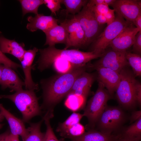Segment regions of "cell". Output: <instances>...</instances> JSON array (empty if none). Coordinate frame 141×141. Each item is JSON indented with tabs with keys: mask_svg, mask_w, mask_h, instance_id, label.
<instances>
[{
	"mask_svg": "<svg viewBox=\"0 0 141 141\" xmlns=\"http://www.w3.org/2000/svg\"><path fill=\"white\" fill-rule=\"evenodd\" d=\"M87 69V64L66 73H58L40 81L43 102L40 106L45 113L53 114L54 107L70 91L77 78Z\"/></svg>",
	"mask_w": 141,
	"mask_h": 141,
	"instance_id": "cell-1",
	"label": "cell"
},
{
	"mask_svg": "<svg viewBox=\"0 0 141 141\" xmlns=\"http://www.w3.org/2000/svg\"><path fill=\"white\" fill-rule=\"evenodd\" d=\"M40 56L37 63L41 72L50 68L52 63L61 59L67 61L77 68L86 65L91 60L100 57L102 54L93 51L84 52L78 49H61L55 46L38 49Z\"/></svg>",
	"mask_w": 141,
	"mask_h": 141,
	"instance_id": "cell-2",
	"label": "cell"
},
{
	"mask_svg": "<svg viewBox=\"0 0 141 141\" xmlns=\"http://www.w3.org/2000/svg\"><path fill=\"white\" fill-rule=\"evenodd\" d=\"M123 68L120 72V80L116 89V97L123 109H134L137 104L136 91L138 82L135 75L128 67Z\"/></svg>",
	"mask_w": 141,
	"mask_h": 141,
	"instance_id": "cell-3",
	"label": "cell"
},
{
	"mask_svg": "<svg viewBox=\"0 0 141 141\" xmlns=\"http://www.w3.org/2000/svg\"><path fill=\"white\" fill-rule=\"evenodd\" d=\"M3 98L8 99L14 103L21 113L24 122L29 123L33 118L42 114L38 98L34 90L22 89L12 95H0V98Z\"/></svg>",
	"mask_w": 141,
	"mask_h": 141,
	"instance_id": "cell-4",
	"label": "cell"
},
{
	"mask_svg": "<svg viewBox=\"0 0 141 141\" xmlns=\"http://www.w3.org/2000/svg\"><path fill=\"white\" fill-rule=\"evenodd\" d=\"M123 109L107 105L96 124V130L110 134L120 130L129 118Z\"/></svg>",
	"mask_w": 141,
	"mask_h": 141,
	"instance_id": "cell-5",
	"label": "cell"
},
{
	"mask_svg": "<svg viewBox=\"0 0 141 141\" xmlns=\"http://www.w3.org/2000/svg\"><path fill=\"white\" fill-rule=\"evenodd\" d=\"M113 98L101 82H98L97 89L87 102L83 114L88 120L87 126L94 129L100 116L107 105L108 101Z\"/></svg>",
	"mask_w": 141,
	"mask_h": 141,
	"instance_id": "cell-6",
	"label": "cell"
},
{
	"mask_svg": "<svg viewBox=\"0 0 141 141\" xmlns=\"http://www.w3.org/2000/svg\"><path fill=\"white\" fill-rule=\"evenodd\" d=\"M114 21L107 25L92 43L90 51L102 54L110 43L131 22L125 20L116 13Z\"/></svg>",
	"mask_w": 141,
	"mask_h": 141,
	"instance_id": "cell-7",
	"label": "cell"
},
{
	"mask_svg": "<svg viewBox=\"0 0 141 141\" xmlns=\"http://www.w3.org/2000/svg\"><path fill=\"white\" fill-rule=\"evenodd\" d=\"M80 24L85 35L84 47L92 43L99 35L101 26L96 21L94 13L86 5L74 16Z\"/></svg>",
	"mask_w": 141,
	"mask_h": 141,
	"instance_id": "cell-8",
	"label": "cell"
},
{
	"mask_svg": "<svg viewBox=\"0 0 141 141\" xmlns=\"http://www.w3.org/2000/svg\"><path fill=\"white\" fill-rule=\"evenodd\" d=\"M126 51L111 49L105 50L100 58L93 63L87 64V69L93 70L97 67L109 68L120 73L124 68L129 66L126 57Z\"/></svg>",
	"mask_w": 141,
	"mask_h": 141,
	"instance_id": "cell-9",
	"label": "cell"
},
{
	"mask_svg": "<svg viewBox=\"0 0 141 141\" xmlns=\"http://www.w3.org/2000/svg\"><path fill=\"white\" fill-rule=\"evenodd\" d=\"M66 29L67 40L65 49L73 47H84L85 35L80 24L73 16L70 19H66L61 22Z\"/></svg>",
	"mask_w": 141,
	"mask_h": 141,
	"instance_id": "cell-10",
	"label": "cell"
},
{
	"mask_svg": "<svg viewBox=\"0 0 141 141\" xmlns=\"http://www.w3.org/2000/svg\"><path fill=\"white\" fill-rule=\"evenodd\" d=\"M111 6L116 13L133 24L136 17L141 13V0H115Z\"/></svg>",
	"mask_w": 141,
	"mask_h": 141,
	"instance_id": "cell-11",
	"label": "cell"
},
{
	"mask_svg": "<svg viewBox=\"0 0 141 141\" xmlns=\"http://www.w3.org/2000/svg\"><path fill=\"white\" fill-rule=\"evenodd\" d=\"M134 25L131 23L110 42L108 47L116 51H126L132 45L135 36L139 32Z\"/></svg>",
	"mask_w": 141,
	"mask_h": 141,
	"instance_id": "cell-12",
	"label": "cell"
},
{
	"mask_svg": "<svg viewBox=\"0 0 141 141\" xmlns=\"http://www.w3.org/2000/svg\"><path fill=\"white\" fill-rule=\"evenodd\" d=\"M97 78V73L83 72L76 79L68 94H74L86 99L90 93L91 86Z\"/></svg>",
	"mask_w": 141,
	"mask_h": 141,
	"instance_id": "cell-13",
	"label": "cell"
},
{
	"mask_svg": "<svg viewBox=\"0 0 141 141\" xmlns=\"http://www.w3.org/2000/svg\"><path fill=\"white\" fill-rule=\"evenodd\" d=\"M93 70L97 71L98 81L102 83L109 93L113 96L120 80V73L103 67H96Z\"/></svg>",
	"mask_w": 141,
	"mask_h": 141,
	"instance_id": "cell-14",
	"label": "cell"
},
{
	"mask_svg": "<svg viewBox=\"0 0 141 141\" xmlns=\"http://www.w3.org/2000/svg\"><path fill=\"white\" fill-rule=\"evenodd\" d=\"M38 51V49L36 47L26 50L20 61L25 77V86L27 90L34 91L38 89V85L33 81L31 74V69L33 67L32 63Z\"/></svg>",
	"mask_w": 141,
	"mask_h": 141,
	"instance_id": "cell-15",
	"label": "cell"
},
{
	"mask_svg": "<svg viewBox=\"0 0 141 141\" xmlns=\"http://www.w3.org/2000/svg\"><path fill=\"white\" fill-rule=\"evenodd\" d=\"M0 85L3 90L8 88L10 91L16 92L22 89L25 84L13 69L3 65L0 78Z\"/></svg>",
	"mask_w": 141,
	"mask_h": 141,
	"instance_id": "cell-16",
	"label": "cell"
},
{
	"mask_svg": "<svg viewBox=\"0 0 141 141\" xmlns=\"http://www.w3.org/2000/svg\"><path fill=\"white\" fill-rule=\"evenodd\" d=\"M27 19L29 23L27 24L26 28L33 32L40 30L44 32L58 25V19L51 15H45L43 14H38L34 17L28 16Z\"/></svg>",
	"mask_w": 141,
	"mask_h": 141,
	"instance_id": "cell-17",
	"label": "cell"
},
{
	"mask_svg": "<svg viewBox=\"0 0 141 141\" xmlns=\"http://www.w3.org/2000/svg\"><path fill=\"white\" fill-rule=\"evenodd\" d=\"M0 112L8 121L10 128V133L20 136L23 141H25L28 134V129L25 128L24 122L6 109L3 105L0 103Z\"/></svg>",
	"mask_w": 141,
	"mask_h": 141,
	"instance_id": "cell-18",
	"label": "cell"
},
{
	"mask_svg": "<svg viewBox=\"0 0 141 141\" xmlns=\"http://www.w3.org/2000/svg\"><path fill=\"white\" fill-rule=\"evenodd\" d=\"M24 43H19L14 39H7L0 35V50L3 54H10L20 61L26 51Z\"/></svg>",
	"mask_w": 141,
	"mask_h": 141,
	"instance_id": "cell-19",
	"label": "cell"
},
{
	"mask_svg": "<svg viewBox=\"0 0 141 141\" xmlns=\"http://www.w3.org/2000/svg\"><path fill=\"white\" fill-rule=\"evenodd\" d=\"M46 36L44 45L55 46L57 44H66L67 34L66 28L61 22L44 32Z\"/></svg>",
	"mask_w": 141,
	"mask_h": 141,
	"instance_id": "cell-20",
	"label": "cell"
},
{
	"mask_svg": "<svg viewBox=\"0 0 141 141\" xmlns=\"http://www.w3.org/2000/svg\"><path fill=\"white\" fill-rule=\"evenodd\" d=\"M118 136L91 129L81 136L71 139L72 141H115Z\"/></svg>",
	"mask_w": 141,
	"mask_h": 141,
	"instance_id": "cell-21",
	"label": "cell"
},
{
	"mask_svg": "<svg viewBox=\"0 0 141 141\" xmlns=\"http://www.w3.org/2000/svg\"><path fill=\"white\" fill-rule=\"evenodd\" d=\"M121 137L132 141H140L141 139V118L125 128Z\"/></svg>",
	"mask_w": 141,
	"mask_h": 141,
	"instance_id": "cell-22",
	"label": "cell"
},
{
	"mask_svg": "<svg viewBox=\"0 0 141 141\" xmlns=\"http://www.w3.org/2000/svg\"><path fill=\"white\" fill-rule=\"evenodd\" d=\"M44 119L37 123H29L30 126L27 128L29 134L25 141H44L45 133L42 132L41 126Z\"/></svg>",
	"mask_w": 141,
	"mask_h": 141,
	"instance_id": "cell-23",
	"label": "cell"
},
{
	"mask_svg": "<svg viewBox=\"0 0 141 141\" xmlns=\"http://www.w3.org/2000/svg\"><path fill=\"white\" fill-rule=\"evenodd\" d=\"M66 97L65 106L70 110L74 112L83 108L86 100L82 96L72 93L68 94Z\"/></svg>",
	"mask_w": 141,
	"mask_h": 141,
	"instance_id": "cell-24",
	"label": "cell"
},
{
	"mask_svg": "<svg viewBox=\"0 0 141 141\" xmlns=\"http://www.w3.org/2000/svg\"><path fill=\"white\" fill-rule=\"evenodd\" d=\"M88 1L87 0H61V3L65 6L67 14L70 13L74 15L86 5Z\"/></svg>",
	"mask_w": 141,
	"mask_h": 141,
	"instance_id": "cell-25",
	"label": "cell"
},
{
	"mask_svg": "<svg viewBox=\"0 0 141 141\" xmlns=\"http://www.w3.org/2000/svg\"><path fill=\"white\" fill-rule=\"evenodd\" d=\"M22 9L23 16L28 13L38 14L39 7L44 4L43 0H20Z\"/></svg>",
	"mask_w": 141,
	"mask_h": 141,
	"instance_id": "cell-26",
	"label": "cell"
},
{
	"mask_svg": "<svg viewBox=\"0 0 141 141\" xmlns=\"http://www.w3.org/2000/svg\"><path fill=\"white\" fill-rule=\"evenodd\" d=\"M126 57L135 76L140 77L141 75V56L126 51Z\"/></svg>",
	"mask_w": 141,
	"mask_h": 141,
	"instance_id": "cell-27",
	"label": "cell"
},
{
	"mask_svg": "<svg viewBox=\"0 0 141 141\" xmlns=\"http://www.w3.org/2000/svg\"><path fill=\"white\" fill-rule=\"evenodd\" d=\"M83 116V114L73 113L65 121L59 124L57 131L60 134L61 133L74 125L80 122Z\"/></svg>",
	"mask_w": 141,
	"mask_h": 141,
	"instance_id": "cell-28",
	"label": "cell"
},
{
	"mask_svg": "<svg viewBox=\"0 0 141 141\" xmlns=\"http://www.w3.org/2000/svg\"><path fill=\"white\" fill-rule=\"evenodd\" d=\"M52 67L58 73L60 74L66 73L78 68L74 66L69 61L61 59L54 61L51 64L50 67Z\"/></svg>",
	"mask_w": 141,
	"mask_h": 141,
	"instance_id": "cell-29",
	"label": "cell"
},
{
	"mask_svg": "<svg viewBox=\"0 0 141 141\" xmlns=\"http://www.w3.org/2000/svg\"><path fill=\"white\" fill-rule=\"evenodd\" d=\"M85 130L84 126L79 122L73 126L60 134L62 137L71 139L82 134L85 132Z\"/></svg>",
	"mask_w": 141,
	"mask_h": 141,
	"instance_id": "cell-30",
	"label": "cell"
},
{
	"mask_svg": "<svg viewBox=\"0 0 141 141\" xmlns=\"http://www.w3.org/2000/svg\"><path fill=\"white\" fill-rule=\"evenodd\" d=\"M53 117L46 113L43 117L46 128L44 141H59L55 136L51 127L50 120Z\"/></svg>",
	"mask_w": 141,
	"mask_h": 141,
	"instance_id": "cell-31",
	"label": "cell"
},
{
	"mask_svg": "<svg viewBox=\"0 0 141 141\" xmlns=\"http://www.w3.org/2000/svg\"><path fill=\"white\" fill-rule=\"evenodd\" d=\"M61 0H43L44 4L51 11V14L56 16V12L61 8Z\"/></svg>",
	"mask_w": 141,
	"mask_h": 141,
	"instance_id": "cell-32",
	"label": "cell"
},
{
	"mask_svg": "<svg viewBox=\"0 0 141 141\" xmlns=\"http://www.w3.org/2000/svg\"><path fill=\"white\" fill-rule=\"evenodd\" d=\"M0 64L9 67L13 69L21 68V64L16 63L10 59L3 53L0 50Z\"/></svg>",
	"mask_w": 141,
	"mask_h": 141,
	"instance_id": "cell-33",
	"label": "cell"
},
{
	"mask_svg": "<svg viewBox=\"0 0 141 141\" xmlns=\"http://www.w3.org/2000/svg\"><path fill=\"white\" fill-rule=\"evenodd\" d=\"M133 53L141 55V31L138 32L136 34L132 45Z\"/></svg>",
	"mask_w": 141,
	"mask_h": 141,
	"instance_id": "cell-34",
	"label": "cell"
},
{
	"mask_svg": "<svg viewBox=\"0 0 141 141\" xmlns=\"http://www.w3.org/2000/svg\"><path fill=\"white\" fill-rule=\"evenodd\" d=\"M89 7L90 8L93 12L103 15L107 13L110 9L109 6L104 3Z\"/></svg>",
	"mask_w": 141,
	"mask_h": 141,
	"instance_id": "cell-35",
	"label": "cell"
},
{
	"mask_svg": "<svg viewBox=\"0 0 141 141\" xmlns=\"http://www.w3.org/2000/svg\"><path fill=\"white\" fill-rule=\"evenodd\" d=\"M141 118V110L133 111L131 113L128 119L130 124H132Z\"/></svg>",
	"mask_w": 141,
	"mask_h": 141,
	"instance_id": "cell-36",
	"label": "cell"
},
{
	"mask_svg": "<svg viewBox=\"0 0 141 141\" xmlns=\"http://www.w3.org/2000/svg\"><path fill=\"white\" fill-rule=\"evenodd\" d=\"M114 12V9H110L108 12L104 15L106 19L107 25L111 24L114 21L115 18Z\"/></svg>",
	"mask_w": 141,
	"mask_h": 141,
	"instance_id": "cell-37",
	"label": "cell"
},
{
	"mask_svg": "<svg viewBox=\"0 0 141 141\" xmlns=\"http://www.w3.org/2000/svg\"><path fill=\"white\" fill-rule=\"evenodd\" d=\"M94 13L96 20L99 25H102L107 23L106 19L104 15L96 12Z\"/></svg>",
	"mask_w": 141,
	"mask_h": 141,
	"instance_id": "cell-38",
	"label": "cell"
},
{
	"mask_svg": "<svg viewBox=\"0 0 141 141\" xmlns=\"http://www.w3.org/2000/svg\"><path fill=\"white\" fill-rule=\"evenodd\" d=\"M136 96L137 104L140 106L141 105V85L138 81L136 89Z\"/></svg>",
	"mask_w": 141,
	"mask_h": 141,
	"instance_id": "cell-39",
	"label": "cell"
},
{
	"mask_svg": "<svg viewBox=\"0 0 141 141\" xmlns=\"http://www.w3.org/2000/svg\"><path fill=\"white\" fill-rule=\"evenodd\" d=\"M133 24L139 32L141 31V13H140L137 16Z\"/></svg>",
	"mask_w": 141,
	"mask_h": 141,
	"instance_id": "cell-40",
	"label": "cell"
},
{
	"mask_svg": "<svg viewBox=\"0 0 141 141\" xmlns=\"http://www.w3.org/2000/svg\"><path fill=\"white\" fill-rule=\"evenodd\" d=\"M103 3H104V0H90L88 1L86 5L91 7Z\"/></svg>",
	"mask_w": 141,
	"mask_h": 141,
	"instance_id": "cell-41",
	"label": "cell"
},
{
	"mask_svg": "<svg viewBox=\"0 0 141 141\" xmlns=\"http://www.w3.org/2000/svg\"><path fill=\"white\" fill-rule=\"evenodd\" d=\"M10 131L8 129L4 133L0 134V141H8V137Z\"/></svg>",
	"mask_w": 141,
	"mask_h": 141,
	"instance_id": "cell-42",
	"label": "cell"
},
{
	"mask_svg": "<svg viewBox=\"0 0 141 141\" xmlns=\"http://www.w3.org/2000/svg\"><path fill=\"white\" fill-rule=\"evenodd\" d=\"M19 136L13 135L10 132L8 137V141H19Z\"/></svg>",
	"mask_w": 141,
	"mask_h": 141,
	"instance_id": "cell-43",
	"label": "cell"
},
{
	"mask_svg": "<svg viewBox=\"0 0 141 141\" xmlns=\"http://www.w3.org/2000/svg\"><path fill=\"white\" fill-rule=\"evenodd\" d=\"M115 0H104V3L107 5H111L115 1Z\"/></svg>",
	"mask_w": 141,
	"mask_h": 141,
	"instance_id": "cell-44",
	"label": "cell"
},
{
	"mask_svg": "<svg viewBox=\"0 0 141 141\" xmlns=\"http://www.w3.org/2000/svg\"><path fill=\"white\" fill-rule=\"evenodd\" d=\"M115 141H132L126 138H124L122 137H119V136L116 139Z\"/></svg>",
	"mask_w": 141,
	"mask_h": 141,
	"instance_id": "cell-45",
	"label": "cell"
},
{
	"mask_svg": "<svg viewBox=\"0 0 141 141\" xmlns=\"http://www.w3.org/2000/svg\"><path fill=\"white\" fill-rule=\"evenodd\" d=\"M4 118L3 115L0 112V122L2 121Z\"/></svg>",
	"mask_w": 141,
	"mask_h": 141,
	"instance_id": "cell-46",
	"label": "cell"
},
{
	"mask_svg": "<svg viewBox=\"0 0 141 141\" xmlns=\"http://www.w3.org/2000/svg\"><path fill=\"white\" fill-rule=\"evenodd\" d=\"M3 65L0 64V78L2 74Z\"/></svg>",
	"mask_w": 141,
	"mask_h": 141,
	"instance_id": "cell-47",
	"label": "cell"
},
{
	"mask_svg": "<svg viewBox=\"0 0 141 141\" xmlns=\"http://www.w3.org/2000/svg\"><path fill=\"white\" fill-rule=\"evenodd\" d=\"M4 125V124H2L0 123V129Z\"/></svg>",
	"mask_w": 141,
	"mask_h": 141,
	"instance_id": "cell-48",
	"label": "cell"
}]
</instances>
